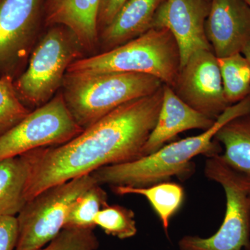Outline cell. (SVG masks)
Segmentation results:
<instances>
[{
  "label": "cell",
  "mask_w": 250,
  "mask_h": 250,
  "mask_svg": "<svg viewBox=\"0 0 250 250\" xmlns=\"http://www.w3.org/2000/svg\"></svg>",
  "instance_id": "28"
},
{
  "label": "cell",
  "mask_w": 250,
  "mask_h": 250,
  "mask_svg": "<svg viewBox=\"0 0 250 250\" xmlns=\"http://www.w3.org/2000/svg\"><path fill=\"white\" fill-rule=\"evenodd\" d=\"M82 50L75 35L63 26L49 27L31 54L25 72L14 83L21 101L39 108L59 88L72 62Z\"/></svg>",
  "instance_id": "6"
},
{
  "label": "cell",
  "mask_w": 250,
  "mask_h": 250,
  "mask_svg": "<svg viewBox=\"0 0 250 250\" xmlns=\"http://www.w3.org/2000/svg\"><path fill=\"white\" fill-rule=\"evenodd\" d=\"M30 112L18 96L12 78L0 79V135L14 127Z\"/></svg>",
  "instance_id": "22"
},
{
  "label": "cell",
  "mask_w": 250,
  "mask_h": 250,
  "mask_svg": "<svg viewBox=\"0 0 250 250\" xmlns=\"http://www.w3.org/2000/svg\"><path fill=\"white\" fill-rule=\"evenodd\" d=\"M214 139L223 145V160L250 179V113L233 118L217 131Z\"/></svg>",
  "instance_id": "16"
},
{
  "label": "cell",
  "mask_w": 250,
  "mask_h": 250,
  "mask_svg": "<svg viewBox=\"0 0 250 250\" xmlns=\"http://www.w3.org/2000/svg\"><path fill=\"white\" fill-rule=\"evenodd\" d=\"M101 0H45L43 18L46 26L67 28L84 50L99 43L98 16Z\"/></svg>",
  "instance_id": "14"
},
{
  "label": "cell",
  "mask_w": 250,
  "mask_h": 250,
  "mask_svg": "<svg viewBox=\"0 0 250 250\" xmlns=\"http://www.w3.org/2000/svg\"><path fill=\"white\" fill-rule=\"evenodd\" d=\"M18 236V227L16 216H0V250H15Z\"/></svg>",
  "instance_id": "24"
},
{
  "label": "cell",
  "mask_w": 250,
  "mask_h": 250,
  "mask_svg": "<svg viewBox=\"0 0 250 250\" xmlns=\"http://www.w3.org/2000/svg\"><path fill=\"white\" fill-rule=\"evenodd\" d=\"M162 100L163 85L152 95L121 105L68 142L20 156L27 167L26 202L49 187L142 157Z\"/></svg>",
  "instance_id": "1"
},
{
  "label": "cell",
  "mask_w": 250,
  "mask_h": 250,
  "mask_svg": "<svg viewBox=\"0 0 250 250\" xmlns=\"http://www.w3.org/2000/svg\"><path fill=\"white\" fill-rule=\"evenodd\" d=\"M99 246L100 243L94 229L64 228L39 250H97Z\"/></svg>",
  "instance_id": "23"
},
{
  "label": "cell",
  "mask_w": 250,
  "mask_h": 250,
  "mask_svg": "<svg viewBox=\"0 0 250 250\" xmlns=\"http://www.w3.org/2000/svg\"><path fill=\"white\" fill-rule=\"evenodd\" d=\"M248 113L250 96L229 106L213 126L202 134L166 145L155 152L136 160L101 167L92 176L97 184L111 187H147L169 182L172 177L184 180L195 171L192 161L195 156L210 157L220 154V143L214 139L217 131L233 118Z\"/></svg>",
  "instance_id": "2"
},
{
  "label": "cell",
  "mask_w": 250,
  "mask_h": 250,
  "mask_svg": "<svg viewBox=\"0 0 250 250\" xmlns=\"http://www.w3.org/2000/svg\"><path fill=\"white\" fill-rule=\"evenodd\" d=\"M165 0H127L111 22L99 32L104 52L134 40L152 29L153 21Z\"/></svg>",
  "instance_id": "15"
},
{
  "label": "cell",
  "mask_w": 250,
  "mask_h": 250,
  "mask_svg": "<svg viewBox=\"0 0 250 250\" xmlns=\"http://www.w3.org/2000/svg\"><path fill=\"white\" fill-rule=\"evenodd\" d=\"M180 67V52L170 31L165 28H152L116 48L77 59L67 72L146 74L157 77L172 88Z\"/></svg>",
  "instance_id": "4"
},
{
  "label": "cell",
  "mask_w": 250,
  "mask_h": 250,
  "mask_svg": "<svg viewBox=\"0 0 250 250\" xmlns=\"http://www.w3.org/2000/svg\"><path fill=\"white\" fill-rule=\"evenodd\" d=\"M225 98L230 105L250 94V62L242 53L218 58Z\"/></svg>",
  "instance_id": "19"
},
{
  "label": "cell",
  "mask_w": 250,
  "mask_h": 250,
  "mask_svg": "<svg viewBox=\"0 0 250 250\" xmlns=\"http://www.w3.org/2000/svg\"><path fill=\"white\" fill-rule=\"evenodd\" d=\"M27 174L21 156L0 161V216H16L25 205Z\"/></svg>",
  "instance_id": "18"
},
{
  "label": "cell",
  "mask_w": 250,
  "mask_h": 250,
  "mask_svg": "<svg viewBox=\"0 0 250 250\" xmlns=\"http://www.w3.org/2000/svg\"><path fill=\"white\" fill-rule=\"evenodd\" d=\"M242 54H243L245 57L250 62V42H248V45L245 47V48L243 49V52H242Z\"/></svg>",
  "instance_id": "26"
},
{
  "label": "cell",
  "mask_w": 250,
  "mask_h": 250,
  "mask_svg": "<svg viewBox=\"0 0 250 250\" xmlns=\"http://www.w3.org/2000/svg\"></svg>",
  "instance_id": "29"
},
{
  "label": "cell",
  "mask_w": 250,
  "mask_h": 250,
  "mask_svg": "<svg viewBox=\"0 0 250 250\" xmlns=\"http://www.w3.org/2000/svg\"><path fill=\"white\" fill-rule=\"evenodd\" d=\"M106 205L107 193L101 185L95 184L77 197L72 204L64 228L94 229L95 217Z\"/></svg>",
  "instance_id": "20"
},
{
  "label": "cell",
  "mask_w": 250,
  "mask_h": 250,
  "mask_svg": "<svg viewBox=\"0 0 250 250\" xmlns=\"http://www.w3.org/2000/svg\"><path fill=\"white\" fill-rule=\"evenodd\" d=\"M210 7V0H165L156 11L152 28L170 31L179 47L181 67L197 51L211 49L205 32Z\"/></svg>",
  "instance_id": "10"
},
{
  "label": "cell",
  "mask_w": 250,
  "mask_h": 250,
  "mask_svg": "<svg viewBox=\"0 0 250 250\" xmlns=\"http://www.w3.org/2000/svg\"><path fill=\"white\" fill-rule=\"evenodd\" d=\"M83 130L69 111L62 93H58L0 135V161L64 144Z\"/></svg>",
  "instance_id": "8"
},
{
  "label": "cell",
  "mask_w": 250,
  "mask_h": 250,
  "mask_svg": "<svg viewBox=\"0 0 250 250\" xmlns=\"http://www.w3.org/2000/svg\"><path fill=\"white\" fill-rule=\"evenodd\" d=\"M45 0H0V67L22 58L35 39Z\"/></svg>",
  "instance_id": "11"
},
{
  "label": "cell",
  "mask_w": 250,
  "mask_h": 250,
  "mask_svg": "<svg viewBox=\"0 0 250 250\" xmlns=\"http://www.w3.org/2000/svg\"><path fill=\"white\" fill-rule=\"evenodd\" d=\"M95 225L106 234L122 240L134 237L137 233L134 212L123 206L104 207L95 217Z\"/></svg>",
  "instance_id": "21"
},
{
  "label": "cell",
  "mask_w": 250,
  "mask_h": 250,
  "mask_svg": "<svg viewBox=\"0 0 250 250\" xmlns=\"http://www.w3.org/2000/svg\"><path fill=\"white\" fill-rule=\"evenodd\" d=\"M127 0H101L99 7V32L108 25Z\"/></svg>",
  "instance_id": "25"
},
{
  "label": "cell",
  "mask_w": 250,
  "mask_h": 250,
  "mask_svg": "<svg viewBox=\"0 0 250 250\" xmlns=\"http://www.w3.org/2000/svg\"><path fill=\"white\" fill-rule=\"evenodd\" d=\"M163 84L146 74L67 72L62 93L74 119L85 129L121 105L155 93Z\"/></svg>",
  "instance_id": "3"
},
{
  "label": "cell",
  "mask_w": 250,
  "mask_h": 250,
  "mask_svg": "<svg viewBox=\"0 0 250 250\" xmlns=\"http://www.w3.org/2000/svg\"><path fill=\"white\" fill-rule=\"evenodd\" d=\"M97 182L85 174L45 189L26 202L16 215L18 236L15 250H39L63 229L77 197Z\"/></svg>",
  "instance_id": "7"
},
{
  "label": "cell",
  "mask_w": 250,
  "mask_h": 250,
  "mask_svg": "<svg viewBox=\"0 0 250 250\" xmlns=\"http://www.w3.org/2000/svg\"><path fill=\"white\" fill-rule=\"evenodd\" d=\"M247 3H248V5L250 6V0H245Z\"/></svg>",
  "instance_id": "27"
},
{
  "label": "cell",
  "mask_w": 250,
  "mask_h": 250,
  "mask_svg": "<svg viewBox=\"0 0 250 250\" xmlns=\"http://www.w3.org/2000/svg\"><path fill=\"white\" fill-rule=\"evenodd\" d=\"M215 121L184 103L170 86L164 83L160 111L155 126L143 147L142 156L159 150L184 131L210 129Z\"/></svg>",
  "instance_id": "13"
},
{
  "label": "cell",
  "mask_w": 250,
  "mask_h": 250,
  "mask_svg": "<svg viewBox=\"0 0 250 250\" xmlns=\"http://www.w3.org/2000/svg\"><path fill=\"white\" fill-rule=\"evenodd\" d=\"M207 178L220 184L226 197L225 218L208 238L186 236L179 250H245L250 246V179L229 167L220 154L207 157Z\"/></svg>",
  "instance_id": "5"
},
{
  "label": "cell",
  "mask_w": 250,
  "mask_h": 250,
  "mask_svg": "<svg viewBox=\"0 0 250 250\" xmlns=\"http://www.w3.org/2000/svg\"><path fill=\"white\" fill-rule=\"evenodd\" d=\"M172 88L184 103L213 120L230 106L224 93L218 57L212 49L192 54L181 67Z\"/></svg>",
  "instance_id": "9"
},
{
  "label": "cell",
  "mask_w": 250,
  "mask_h": 250,
  "mask_svg": "<svg viewBox=\"0 0 250 250\" xmlns=\"http://www.w3.org/2000/svg\"><path fill=\"white\" fill-rule=\"evenodd\" d=\"M205 32L218 58L242 53L250 42V6L245 0H210Z\"/></svg>",
  "instance_id": "12"
},
{
  "label": "cell",
  "mask_w": 250,
  "mask_h": 250,
  "mask_svg": "<svg viewBox=\"0 0 250 250\" xmlns=\"http://www.w3.org/2000/svg\"><path fill=\"white\" fill-rule=\"evenodd\" d=\"M111 188L118 195H139L146 197L160 219L167 236L170 218L183 203L184 190L182 186L165 182L147 187L118 186Z\"/></svg>",
  "instance_id": "17"
}]
</instances>
